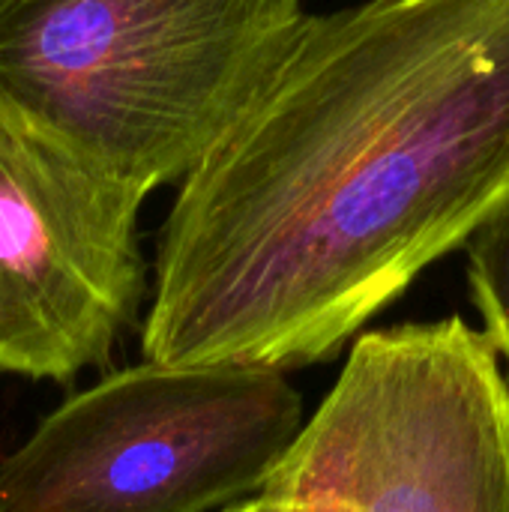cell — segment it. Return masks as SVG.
I'll return each instance as SVG.
<instances>
[{
	"instance_id": "1",
	"label": "cell",
	"mask_w": 509,
	"mask_h": 512,
	"mask_svg": "<svg viewBox=\"0 0 509 512\" xmlns=\"http://www.w3.org/2000/svg\"><path fill=\"white\" fill-rule=\"evenodd\" d=\"M507 207L509 0L309 15L180 183L144 360L324 363Z\"/></svg>"
},
{
	"instance_id": "4",
	"label": "cell",
	"mask_w": 509,
	"mask_h": 512,
	"mask_svg": "<svg viewBox=\"0 0 509 512\" xmlns=\"http://www.w3.org/2000/svg\"><path fill=\"white\" fill-rule=\"evenodd\" d=\"M306 426L276 369L141 366L69 396L0 462V512H207L270 483Z\"/></svg>"
},
{
	"instance_id": "7",
	"label": "cell",
	"mask_w": 509,
	"mask_h": 512,
	"mask_svg": "<svg viewBox=\"0 0 509 512\" xmlns=\"http://www.w3.org/2000/svg\"><path fill=\"white\" fill-rule=\"evenodd\" d=\"M228 512H264V504H261V498L255 495V498H249V501H240V504H234Z\"/></svg>"
},
{
	"instance_id": "2",
	"label": "cell",
	"mask_w": 509,
	"mask_h": 512,
	"mask_svg": "<svg viewBox=\"0 0 509 512\" xmlns=\"http://www.w3.org/2000/svg\"><path fill=\"white\" fill-rule=\"evenodd\" d=\"M306 0H0V105L144 198L255 99Z\"/></svg>"
},
{
	"instance_id": "6",
	"label": "cell",
	"mask_w": 509,
	"mask_h": 512,
	"mask_svg": "<svg viewBox=\"0 0 509 512\" xmlns=\"http://www.w3.org/2000/svg\"><path fill=\"white\" fill-rule=\"evenodd\" d=\"M465 261L471 300L509 378V207L465 246Z\"/></svg>"
},
{
	"instance_id": "5",
	"label": "cell",
	"mask_w": 509,
	"mask_h": 512,
	"mask_svg": "<svg viewBox=\"0 0 509 512\" xmlns=\"http://www.w3.org/2000/svg\"><path fill=\"white\" fill-rule=\"evenodd\" d=\"M144 195L0 105V372L105 366L144 300Z\"/></svg>"
},
{
	"instance_id": "3",
	"label": "cell",
	"mask_w": 509,
	"mask_h": 512,
	"mask_svg": "<svg viewBox=\"0 0 509 512\" xmlns=\"http://www.w3.org/2000/svg\"><path fill=\"white\" fill-rule=\"evenodd\" d=\"M264 512H509V384L450 315L363 333L261 489Z\"/></svg>"
}]
</instances>
